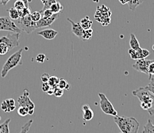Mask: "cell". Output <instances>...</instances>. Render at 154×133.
Instances as JSON below:
<instances>
[{
    "instance_id": "cell-24",
    "label": "cell",
    "mask_w": 154,
    "mask_h": 133,
    "mask_svg": "<svg viewBox=\"0 0 154 133\" xmlns=\"http://www.w3.org/2000/svg\"><path fill=\"white\" fill-rule=\"evenodd\" d=\"M92 35H93V29H85L83 32V36H82V40H89L91 39Z\"/></svg>"
},
{
    "instance_id": "cell-23",
    "label": "cell",
    "mask_w": 154,
    "mask_h": 133,
    "mask_svg": "<svg viewBox=\"0 0 154 133\" xmlns=\"http://www.w3.org/2000/svg\"><path fill=\"white\" fill-rule=\"evenodd\" d=\"M58 86L60 89H63V90H69L70 89V85L66 79H59V82L58 84Z\"/></svg>"
},
{
    "instance_id": "cell-21",
    "label": "cell",
    "mask_w": 154,
    "mask_h": 133,
    "mask_svg": "<svg viewBox=\"0 0 154 133\" xmlns=\"http://www.w3.org/2000/svg\"><path fill=\"white\" fill-rule=\"evenodd\" d=\"M9 15V18L11 19H13V20H17V19H19V11L17 10L15 8H11L10 9L8 10Z\"/></svg>"
},
{
    "instance_id": "cell-27",
    "label": "cell",
    "mask_w": 154,
    "mask_h": 133,
    "mask_svg": "<svg viewBox=\"0 0 154 133\" xmlns=\"http://www.w3.org/2000/svg\"><path fill=\"white\" fill-rule=\"evenodd\" d=\"M19 11V19L22 17H25L26 15H29L31 14V9L29 7H25L24 9H21V10H18Z\"/></svg>"
},
{
    "instance_id": "cell-29",
    "label": "cell",
    "mask_w": 154,
    "mask_h": 133,
    "mask_svg": "<svg viewBox=\"0 0 154 133\" xmlns=\"http://www.w3.org/2000/svg\"><path fill=\"white\" fill-rule=\"evenodd\" d=\"M9 51V46L5 43H0V55H4Z\"/></svg>"
},
{
    "instance_id": "cell-6",
    "label": "cell",
    "mask_w": 154,
    "mask_h": 133,
    "mask_svg": "<svg viewBox=\"0 0 154 133\" xmlns=\"http://www.w3.org/2000/svg\"><path fill=\"white\" fill-rule=\"evenodd\" d=\"M19 25L20 26V29H22V31L26 32L28 34H31L33 31L38 29L36 22L32 21L30 15L20 18L19 19Z\"/></svg>"
},
{
    "instance_id": "cell-48",
    "label": "cell",
    "mask_w": 154,
    "mask_h": 133,
    "mask_svg": "<svg viewBox=\"0 0 154 133\" xmlns=\"http://www.w3.org/2000/svg\"><path fill=\"white\" fill-rule=\"evenodd\" d=\"M152 49H153V51H154V45L152 46Z\"/></svg>"
},
{
    "instance_id": "cell-11",
    "label": "cell",
    "mask_w": 154,
    "mask_h": 133,
    "mask_svg": "<svg viewBox=\"0 0 154 133\" xmlns=\"http://www.w3.org/2000/svg\"><path fill=\"white\" fill-rule=\"evenodd\" d=\"M67 20H68V22L71 24V27H72L71 28V32H72V33H74L77 37L81 39V40H82V36H83L84 29L82 27V26H81V24H80V22L76 23V22H75L73 20H71V19H69V18H68Z\"/></svg>"
},
{
    "instance_id": "cell-42",
    "label": "cell",
    "mask_w": 154,
    "mask_h": 133,
    "mask_svg": "<svg viewBox=\"0 0 154 133\" xmlns=\"http://www.w3.org/2000/svg\"><path fill=\"white\" fill-rule=\"evenodd\" d=\"M47 95H49V96H52L53 94H54V88L53 87H50V89L45 92Z\"/></svg>"
},
{
    "instance_id": "cell-50",
    "label": "cell",
    "mask_w": 154,
    "mask_h": 133,
    "mask_svg": "<svg viewBox=\"0 0 154 133\" xmlns=\"http://www.w3.org/2000/svg\"><path fill=\"white\" fill-rule=\"evenodd\" d=\"M0 120H1V116H0Z\"/></svg>"
},
{
    "instance_id": "cell-45",
    "label": "cell",
    "mask_w": 154,
    "mask_h": 133,
    "mask_svg": "<svg viewBox=\"0 0 154 133\" xmlns=\"http://www.w3.org/2000/svg\"><path fill=\"white\" fill-rule=\"evenodd\" d=\"M148 112H149V114L150 115V116H154V109H152V108H151L150 109L148 110Z\"/></svg>"
},
{
    "instance_id": "cell-39",
    "label": "cell",
    "mask_w": 154,
    "mask_h": 133,
    "mask_svg": "<svg viewBox=\"0 0 154 133\" xmlns=\"http://www.w3.org/2000/svg\"><path fill=\"white\" fill-rule=\"evenodd\" d=\"M49 89H50V86L48 84V82H42V89L43 92H46Z\"/></svg>"
},
{
    "instance_id": "cell-31",
    "label": "cell",
    "mask_w": 154,
    "mask_h": 133,
    "mask_svg": "<svg viewBox=\"0 0 154 133\" xmlns=\"http://www.w3.org/2000/svg\"><path fill=\"white\" fill-rule=\"evenodd\" d=\"M25 7H26V5L21 0H17L14 3V8L17 9V10H21V9H24Z\"/></svg>"
},
{
    "instance_id": "cell-47",
    "label": "cell",
    "mask_w": 154,
    "mask_h": 133,
    "mask_svg": "<svg viewBox=\"0 0 154 133\" xmlns=\"http://www.w3.org/2000/svg\"><path fill=\"white\" fill-rule=\"evenodd\" d=\"M41 2H42V4L44 5V4H45V2H47V0H41Z\"/></svg>"
},
{
    "instance_id": "cell-18",
    "label": "cell",
    "mask_w": 154,
    "mask_h": 133,
    "mask_svg": "<svg viewBox=\"0 0 154 133\" xmlns=\"http://www.w3.org/2000/svg\"><path fill=\"white\" fill-rule=\"evenodd\" d=\"M63 9H64L63 5L58 2H54V3L52 4V5H51V7H50V9L52 11V12L54 14H58L59 12H61V11L63 10Z\"/></svg>"
},
{
    "instance_id": "cell-3",
    "label": "cell",
    "mask_w": 154,
    "mask_h": 133,
    "mask_svg": "<svg viewBox=\"0 0 154 133\" xmlns=\"http://www.w3.org/2000/svg\"><path fill=\"white\" fill-rule=\"evenodd\" d=\"M98 96L100 98V107L103 113L112 116L113 117H115L117 116V112L112 103H110V100L107 99V97L105 96L103 93H98Z\"/></svg>"
},
{
    "instance_id": "cell-10",
    "label": "cell",
    "mask_w": 154,
    "mask_h": 133,
    "mask_svg": "<svg viewBox=\"0 0 154 133\" xmlns=\"http://www.w3.org/2000/svg\"><path fill=\"white\" fill-rule=\"evenodd\" d=\"M59 14H54V15L50 18H42L38 22H36V24H37L38 29L39 28H44V27H49L51 25L53 24V22L57 19V18L58 17Z\"/></svg>"
},
{
    "instance_id": "cell-15",
    "label": "cell",
    "mask_w": 154,
    "mask_h": 133,
    "mask_svg": "<svg viewBox=\"0 0 154 133\" xmlns=\"http://www.w3.org/2000/svg\"><path fill=\"white\" fill-rule=\"evenodd\" d=\"M80 24L82 26V27L83 28L84 30L85 29H88L91 28L92 24H93V21L91 19H90L89 16H85V18L80 21Z\"/></svg>"
},
{
    "instance_id": "cell-34",
    "label": "cell",
    "mask_w": 154,
    "mask_h": 133,
    "mask_svg": "<svg viewBox=\"0 0 154 133\" xmlns=\"http://www.w3.org/2000/svg\"><path fill=\"white\" fill-rule=\"evenodd\" d=\"M148 75H149V79L152 78V75H154V60L151 62L148 67Z\"/></svg>"
},
{
    "instance_id": "cell-2",
    "label": "cell",
    "mask_w": 154,
    "mask_h": 133,
    "mask_svg": "<svg viewBox=\"0 0 154 133\" xmlns=\"http://www.w3.org/2000/svg\"><path fill=\"white\" fill-rule=\"evenodd\" d=\"M22 52H23V49H19V51L14 52L12 55L9 57V59L6 60L4 65L2 66V71H1L2 78H5L11 69L15 68L19 65H22Z\"/></svg>"
},
{
    "instance_id": "cell-17",
    "label": "cell",
    "mask_w": 154,
    "mask_h": 133,
    "mask_svg": "<svg viewBox=\"0 0 154 133\" xmlns=\"http://www.w3.org/2000/svg\"><path fill=\"white\" fill-rule=\"evenodd\" d=\"M143 2L144 0H130V2H128L129 9L133 11V12H134L135 9L137 8V6H139Z\"/></svg>"
},
{
    "instance_id": "cell-20",
    "label": "cell",
    "mask_w": 154,
    "mask_h": 133,
    "mask_svg": "<svg viewBox=\"0 0 154 133\" xmlns=\"http://www.w3.org/2000/svg\"><path fill=\"white\" fill-rule=\"evenodd\" d=\"M10 119H7L2 125L0 128V133H10L9 132V123H10Z\"/></svg>"
},
{
    "instance_id": "cell-30",
    "label": "cell",
    "mask_w": 154,
    "mask_h": 133,
    "mask_svg": "<svg viewBox=\"0 0 154 133\" xmlns=\"http://www.w3.org/2000/svg\"><path fill=\"white\" fill-rule=\"evenodd\" d=\"M40 12H41V14H42V18H46V19H48V18L51 17V16L54 15L52 11H51L50 9H45V10H42L40 11Z\"/></svg>"
},
{
    "instance_id": "cell-35",
    "label": "cell",
    "mask_w": 154,
    "mask_h": 133,
    "mask_svg": "<svg viewBox=\"0 0 154 133\" xmlns=\"http://www.w3.org/2000/svg\"><path fill=\"white\" fill-rule=\"evenodd\" d=\"M56 2H57V0H47V2H45V4H44L43 9L42 10H45V9H50L51 5Z\"/></svg>"
},
{
    "instance_id": "cell-19",
    "label": "cell",
    "mask_w": 154,
    "mask_h": 133,
    "mask_svg": "<svg viewBox=\"0 0 154 133\" xmlns=\"http://www.w3.org/2000/svg\"><path fill=\"white\" fill-rule=\"evenodd\" d=\"M143 133H154V125L151 119H149L146 124L144 125Z\"/></svg>"
},
{
    "instance_id": "cell-49",
    "label": "cell",
    "mask_w": 154,
    "mask_h": 133,
    "mask_svg": "<svg viewBox=\"0 0 154 133\" xmlns=\"http://www.w3.org/2000/svg\"><path fill=\"white\" fill-rule=\"evenodd\" d=\"M0 128H1V125H0Z\"/></svg>"
},
{
    "instance_id": "cell-14",
    "label": "cell",
    "mask_w": 154,
    "mask_h": 133,
    "mask_svg": "<svg viewBox=\"0 0 154 133\" xmlns=\"http://www.w3.org/2000/svg\"><path fill=\"white\" fill-rule=\"evenodd\" d=\"M129 55H131V58L132 59L137 60V59H145L144 58V55L143 54V49L140 48L139 49L134 50L131 49L128 50Z\"/></svg>"
},
{
    "instance_id": "cell-1",
    "label": "cell",
    "mask_w": 154,
    "mask_h": 133,
    "mask_svg": "<svg viewBox=\"0 0 154 133\" xmlns=\"http://www.w3.org/2000/svg\"><path fill=\"white\" fill-rule=\"evenodd\" d=\"M113 121L121 133H138L140 124L135 118L117 116L113 117Z\"/></svg>"
},
{
    "instance_id": "cell-40",
    "label": "cell",
    "mask_w": 154,
    "mask_h": 133,
    "mask_svg": "<svg viewBox=\"0 0 154 133\" xmlns=\"http://www.w3.org/2000/svg\"><path fill=\"white\" fill-rule=\"evenodd\" d=\"M1 109H2V110H3L4 112H7V104L6 103H5V100H4L2 103V104H1Z\"/></svg>"
},
{
    "instance_id": "cell-46",
    "label": "cell",
    "mask_w": 154,
    "mask_h": 133,
    "mask_svg": "<svg viewBox=\"0 0 154 133\" xmlns=\"http://www.w3.org/2000/svg\"><path fill=\"white\" fill-rule=\"evenodd\" d=\"M21 1H22V2L25 3V5H26V7H29V0H21Z\"/></svg>"
},
{
    "instance_id": "cell-38",
    "label": "cell",
    "mask_w": 154,
    "mask_h": 133,
    "mask_svg": "<svg viewBox=\"0 0 154 133\" xmlns=\"http://www.w3.org/2000/svg\"><path fill=\"white\" fill-rule=\"evenodd\" d=\"M49 78H50V75L48 73H45H45H43L42 75L41 80L42 82H48Z\"/></svg>"
},
{
    "instance_id": "cell-44",
    "label": "cell",
    "mask_w": 154,
    "mask_h": 133,
    "mask_svg": "<svg viewBox=\"0 0 154 133\" xmlns=\"http://www.w3.org/2000/svg\"><path fill=\"white\" fill-rule=\"evenodd\" d=\"M119 2L122 5H126V4H128V2H130V0H119Z\"/></svg>"
},
{
    "instance_id": "cell-13",
    "label": "cell",
    "mask_w": 154,
    "mask_h": 133,
    "mask_svg": "<svg viewBox=\"0 0 154 133\" xmlns=\"http://www.w3.org/2000/svg\"><path fill=\"white\" fill-rule=\"evenodd\" d=\"M82 111H83V119L85 121H91L94 118V112L89 105L85 104L82 107Z\"/></svg>"
},
{
    "instance_id": "cell-32",
    "label": "cell",
    "mask_w": 154,
    "mask_h": 133,
    "mask_svg": "<svg viewBox=\"0 0 154 133\" xmlns=\"http://www.w3.org/2000/svg\"><path fill=\"white\" fill-rule=\"evenodd\" d=\"M64 90H63V89H60L58 86H56V87L54 88V94H53V95H54L55 97L60 98L63 96V94H64Z\"/></svg>"
},
{
    "instance_id": "cell-37",
    "label": "cell",
    "mask_w": 154,
    "mask_h": 133,
    "mask_svg": "<svg viewBox=\"0 0 154 133\" xmlns=\"http://www.w3.org/2000/svg\"><path fill=\"white\" fill-rule=\"evenodd\" d=\"M140 107L142 108L143 110L146 111H148L149 109H150L152 107V104H149V103H140Z\"/></svg>"
},
{
    "instance_id": "cell-4",
    "label": "cell",
    "mask_w": 154,
    "mask_h": 133,
    "mask_svg": "<svg viewBox=\"0 0 154 133\" xmlns=\"http://www.w3.org/2000/svg\"><path fill=\"white\" fill-rule=\"evenodd\" d=\"M132 94L134 96L138 98L140 103H146L154 105V95L145 87H141L133 91Z\"/></svg>"
},
{
    "instance_id": "cell-36",
    "label": "cell",
    "mask_w": 154,
    "mask_h": 133,
    "mask_svg": "<svg viewBox=\"0 0 154 133\" xmlns=\"http://www.w3.org/2000/svg\"><path fill=\"white\" fill-rule=\"evenodd\" d=\"M45 59H46L45 55L42 53V54L38 55L37 56H36L35 59L38 62H39V63H43V62H45Z\"/></svg>"
},
{
    "instance_id": "cell-26",
    "label": "cell",
    "mask_w": 154,
    "mask_h": 133,
    "mask_svg": "<svg viewBox=\"0 0 154 133\" xmlns=\"http://www.w3.org/2000/svg\"><path fill=\"white\" fill-rule=\"evenodd\" d=\"M30 16L31 18H32V21H34V22H38V21H39L42 19L41 12H39V11H35V12H31Z\"/></svg>"
},
{
    "instance_id": "cell-22",
    "label": "cell",
    "mask_w": 154,
    "mask_h": 133,
    "mask_svg": "<svg viewBox=\"0 0 154 133\" xmlns=\"http://www.w3.org/2000/svg\"><path fill=\"white\" fill-rule=\"evenodd\" d=\"M7 104V112H10L15 109V102L13 99H9L5 100Z\"/></svg>"
},
{
    "instance_id": "cell-7",
    "label": "cell",
    "mask_w": 154,
    "mask_h": 133,
    "mask_svg": "<svg viewBox=\"0 0 154 133\" xmlns=\"http://www.w3.org/2000/svg\"><path fill=\"white\" fill-rule=\"evenodd\" d=\"M19 33L9 32L6 36L0 38V43H4L9 46V50L18 47L19 46Z\"/></svg>"
},
{
    "instance_id": "cell-12",
    "label": "cell",
    "mask_w": 154,
    "mask_h": 133,
    "mask_svg": "<svg viewBox=\"0 0 154 133\" xmlns=\"http://www.w3.org/2000/svg\"><path fill=\"white\" fill-rule=\"evenodd\" d=\"M38 36H42L44 39L48 40H54L55 36L58 34V32L56 30L51 29H43V30L40 31V32H38L37 33Z\"/></svg>"
},
{
    "instance_id": "cell-28",
    "label": "cell",
    "mask_w": 154,
    "mask_h": 133,
    "mask_svg": "<svg viewBox=\"0 0 154 133\" xmlns=\"http://www.w3.org/2000/svg\"><path fill=\"white\" fill-rule=\"evenodd\" d=\"M29 109L26 107H23V106H19V108L18 109V114L19 115L22 117H25L27 115H29Z\"/></svg>"
},
{
    "instance_id": "cell-25",
    "label": "cell",
    "mask_w": 154,
    "mask_h": 133,
    "mask_svg": "<svg viewBox=\"0 0 154 133\" xmlns=\"http://www.w3.org/2000/svg\"><path fill=\"white\" fill-rule=\"evenodd\" d=\"M59 82V79L57 76H50L49 79L48 81V84L49 85L50 87H56L58 86V84Z\"/></svg>"
},
{
    "instance_id": "cell-41",
    "label": "cell",
    "mask_w": 154,
    "mask_h": 133,
    "mask_svg": "<svg viewBox=\"0 0 154 133\" xmlns=\"http://www.w3.org/2000/svg\"><path fill=\"white\" fill-rule=\"evenodd\" d=\"M143 55H144V58H146L147 56H149V54H150V52H149L147 49H143Z\"/></svg>"
},
{
    "instance_id": "cell-8",
    "label": "cell",
    "mask_w": 154,
    "mask_h": 133,
    "mask_svg": "<svg viewBox=\"0 0 154 133\" xmlns=\"http://www.w3.org/2000/svg\"><path fill=\"white\" fill-rule=\"evenodd\" d=\"M18 103H19V106H23V107L28 108L29 110V115H33L35 109V104L30 99L29 92L28 89H25L23 94L21 96H19V99H18Z\"/></svg>"
},
{
    "instance_id": "cell-5",
    "label": "cell",
    "mask_w": 154,
    "mask_h": 133,
    "mask_svg": "<svg viewBox=\"0 0 154 133\" xmlns=\"http://www.w3.org/2000/svg\"><path fill=\"white\" fill-rule=\"evenodd\" d=\"M0 31H9L15 33H22V29L9 17H0Z\"/></svg>"
},
{
    "instance_id": "cell-9",
    "label": "cell",
    "mask_w": 154,
    "mask_h": 133,
    "mask_svg": "<svg viewBox=\"0 0 154 133\" xmlns=\"http://www.w3.org/2000/svg\"><path fill=\"white\" fill-rule=\"evenodd\" d=\"M152 61V60H146L145 59H137L135 64L133 65V68L137 70V72H143V73L148 75V67Z\"/></svg>"
},
{
    "instance_id": "cell-33",
    "label": "cell",
    "mask_w": 154,
    "mask_h": 133,
    "mask_svg": "<svg viewBox=\"0 0 154 133\" xmlns=\"http://www.w3.org/2000/svg\"><path fill=\"white\" fill-rule=\"evenodd\" d=\"M149 80H150V82L145 88L154 95V78H151Z\"/></svg>"
},
{
    "instance_id": "cell-43",
    "label": "cell",
    "mask_w": 154,
    "mask_h": 133,
    "mask_svg": "<svg viewBox=\"0 0 154 133\" xmlns=\"http://www.w3.org/2000/svg\"><path fill=\"white\" fill-rule=\"evenodd\" d=\"M10 1L11 0H0V3H1V5L5 6V5H6L7 3L9 2H10Z\"/></svg>"
},
{
    "instance_id": "cell-16",
    "label": "cell",
    "mask_w": 154,
    "mask_h": 133,
    "mask_svg": "<svg viewBox=\"0 0 154 133\" xmlns=\"http://www.w3.org/2000/svg\"><path fill=\"white\" fill-rule=\"evenodd\" d=\"M130 46H131V49L134 50H137L139 49L140 48V43L139 41L137 40V37L134 34L131 33V39H130Z\"/></svg>"
}]
</instances>
